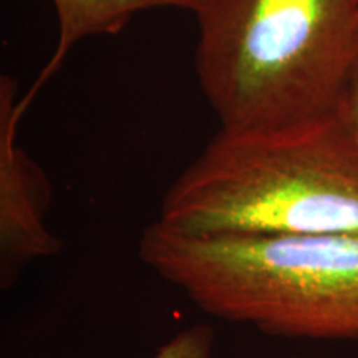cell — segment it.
<instances>
[{
  "label": "cell",
  "mask_w": 358,
  "mask_h": 358,
  "mask_svg": "<svg viewBox=\"0 0 358 358\" xmlns=\"http://www.w3.org/2000/svg\"><path fill=\"white\" fill-rule=\"evenodd\" d=\"M158 221L189 236L358 234V138L340 113L219 129L164 192Z\"/></svg>",
  "instance_id": "cell-1"
},
{
  "label": "cell",
  "mask_w": 358,
  "mask_h": 358,
  "mask_svg": "<svg viewBox=\"0 0 358 358\" xmlns=\"http://www.w3.org/2000/svg\"><path fill=\"white\" fill-rule=\"evenodd\" d=\"M194 69L219 129L338 113L358 64V0H209Z\"/></svg>",
  "instance_id": "cell-2"
},
{
  "label": "cell",
  "mask_w": 358,
  "mask_h": 358,
  "mask_svg": "<svg viewBox=\"0 0 358 358\" xmlns=\"http://www.w3.org/2000/svg\"><path fill=\"white\" fill-rule=\"evenodd\" d=\"M138 254L201 310L290 338H358V234L189 236L155 221Z\"/></svg>",
  "instance_id": "cell-3"
},
{
  "label": "cell",
  "mask_w": 358,
  "mask_h": 358,
  "mask_svg": "<svg viewBox=\"0 0 358 358\" xmlns=\"http://www.w3.org/2000/svg\"><path fill=\"white\" fill-rule=\"evenodd\" d=\"M17 83L0 77V285L6 290L32 261L55 256L62 241L48 229L52 186L19 143L25 110Z\"/></svg>",
  "instance_id": "cell-4"
},
{
  "label": "cell",
  "mask_w": 358,
  "mask_h": 358,
  "mask_svg": "<svg viewBox=\"0 0 358 358\" xmlns=\"http://www.w3.org/2000/svg\"><path fill=\"white\" fill-rule=\"evenodd\" d=\"M55 7L58 38L52 57L35 78L32 88L22 96L27 111L40 88L64 65L66 55L78 42L95 35H115L138 13L155 8H179L198 15L209 0H52Z\"/></svg>",
  "instance_id": "cell-5"
},
{
  "label": "cell",
  "mask_w": 358,
  "mask_h": 358,
  "mask_svg": "<svg viewBox=\"0 0 358 358\" xmlns=\"http://www.w3.org/2000/svg\"><path fill=\"white\" fill-rule=\"evenodd\" d=\"M216 334L208 324H194L178 332L151 358H211Z\"/></svg>",
  "instance_id": "cell-6"
},
{
  "label": "cell",
  "mask_w": 358,
  "mask_h": 358,
  "mask_svg": "<svg viewBox=\"0 0 358 358\" xmlns=\"http://www.w3.org/2000/svg\"><path fill=\"white\" fill-rule=\"evenodd\" d=\"M338 113L358 138V64L353 69L350 80H348L345 95H343V100L340 103Z\"/></svg>",
  "instance_id": "cell-7"
}]
</instances>
